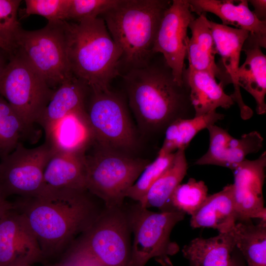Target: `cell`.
<instances>
[{"mask_svg":"<svg viewBox=\"0 0 266 266\" xmlns=\"http://www.w3.org/2000/svg\"><path fill=\"white\" fill-rule=\"evenodd\" d=\"M87 190L43 189L14 202L26 219L43 259L64 253L100 212Z\"/></svg>","mask_w":266,"mask_h":266,"instance_id":"obj_1","label":"cell"},{"mask_svg":"<svg viewBox=\"0 0 266 266\" xmlns=\"http://www.w3.org/2000/svg\"><path fill=\"white\" fill-rule=\"evenodd\" d=\"M123 78L130 106L147 130H166L175 120L195 116L188 85L175 80L162 55L158 61L130 68Z\"/></svg>","mask_w":266,"mask_h":266,"instance_id":"obj_2","label":"cell"},{"mask_svg":"<svg viewBox=\"0 0 266 266\" xmlns=\"http://www.w3.org/2000/svg\"><path fill=\"white\" fill-rule=\"evenodd\" d=\"M62 23L71 73L92 92L109 90L110 82L119 74L122 51L103 18Z\"/></svg>","mask_w":266,"mask_h":266,"instance_id":"obj_3","label":"cell"},{"mask_svg":"<svg viewBox=\"0 0 266 266\" xmlns=\"http://www.w3.org/2000/svg\"><path fill=\"white\" fill-rule=\"evenodd\" d=\"M131 234L125 203L104 206L64 253L60 262L63 266H130Z\"/></svg>","mask_w":266,"mask_h":266,"instance_id":"obj_4","label":"cell"},{"mask_svg":"<svg viewBox=\"0 0 266 266\" xmlns=\"http://www.w3.org/2000/svg\"><path fill=\"white\" fill-rule=\"evenodd\" d=\"M167 0H119L104 13L103 19L122 51V61L131 68L146 65L155 54L153 48Z\"/></svg>","mask_w":266,"mask_h":266,"instance_id":"obj_5","label":"cell"},{"mask_svg":"<svg viewBox=\"0 0 266 266\" xmlns=\"http://www.w3.org/2000/svg\"><path fill=\"white\" fill-rule=\"evenodd\" d=\"M84 161L86 188L107 207L124 204L127 191L150 163L100 146L91 154H85Z\"/></svg>","mask_w":266,"mask_h":266,"instance_id":"obj_6","label":"cell"},{"mask_svg":"<svg viewBox=\"0 0 266 266\" xmlns=\"http://www.w3.org/2000/svg\"><path fill=\"white\" fill-rule=\"evenodd\" d=\"M127 209L133 236L130 266H144L152 258L163 266H172L169 257L176 254L179 247L171 241L170 233L186 214L173 209L154 212L137 202Z\"/></svg>","mask_w":266,"mask_h":266,"instance_id":"obj_7","label":"cell"},{"mask_svg":"<svg viewBox=\"0 0 266 266\" xmlns=\"http://www.w3.org/2000/svg\"><path fill=\"white\" fill-rule=\"evenodd\" d=\"M62 21L48 22L37 30L21 28L11 53L23 57L53 90L72 75L67 59Z\"/></svg>","mask_w":266,"mask_h":266,"instance_id":"obj_8","label":"cell"},{"mask_svg":"<svg viewBox=\"0 0 266 266\" xmlns=\"http://www.w3.org/2000/svg\"><path fill=\"white\" fill-rule=\"evenodd\" d=\"M9 55L0 77V96L14 109L29 132L55 90L23 57L16 53Z\"/></svg>","mask_w":266,"mask_h":266,"instance_id":"obj_9","label":"cell"},{"mask_svg":"<svg viewBox=\"0 0 266 266\" xmlns=\"http://www.w3.org/2000/svg\"><path fill=\"white\" fill-rule=\"evenodd\" d=\"M86 109L99 146L121 152L133 149L136 139L125 103L110 90L92 92Z\"/></svg>","mask_w":266,"mask_h":266,"instance_id":"obj_10","label":"cell"},{"mask_svg":"<svg viewBox=\"0 0 266 266\" xmlns=\"http://www.w3.org/2000/svg\"><path fill=\"white\" fill-rule=\"evenodd\" d=\"M52 154L45 143L33 148L20 142L9 154L0 158V195L5 199L12 195L34 197L43 189V174Z\"/></svg>","mask_w":266,"mask_h":266,"instance_id":"obj_11","label":"cell"},{"mask_svg":"<svg viewBox=\"0 0 266 266\" xmlns=\"http://www.w3.org/2000/svg\"><path fill=\"white\" fill-rule=\"evenodd\" d=\"M188 0H173L165 11L153 48L171 68L175 80L183 84V72L187 57V31L195 19Z\"/></svg>","mask_w":266,"mask_h":266,"instance_id":"obj_12","label":"cell"},{"mask_svg":"<svg viewBox=\"0 0 266 266\" xmlns=\"http://www.w3.org/2000/svg\"><path fill=\"white\" fill-rule=\"evenodd\" d=\"M266 166L265 151L256 160L245 159L232 170L234 206L239 222L252 218L266 221L263 195Z\"/></svg>","mask_w":266,"mask_h":266,"instance_id":"obj_13","label":"cell"},{"mask_svg":"<svg viewBox=\"0 0 266 266\" xmlns=\"http://www.w3.org/2000/svg\"><path fill=\"white\" fill-rule=\"evenodd\" d=\"M43 259L36 237L15 208L0 218V266L33 265Z\"/></svg>","mask_w":266,"mask_h":266,"instance_id":"obj_14","label":"cell"},{"mask_svg":"<svg viewBox=\"0 0 266 266\" xmlns=\"http://www.w3.org/2000/svg\"><path fill=\"white\" fill-rule=\"evenodd\" d=\"M208 23L217 54L221 58L217 64L221 74L219 84L223 88L228 84L233 85V91L230 96L233 101L237 103L241 118L243 120L249 119L253 115V110L243 100L237 75L241 51L249 33L246 30L232 28L209 20Z\"/></svg>","mask_w":266,"mask_h":266,"instance_id":"obj_15","label":"cell"},{"mask_svg":"<svg viewBox=\"0 0 266 266\" xmlns=\"http://www.w3.org/2000/svg\"><path fill=\"white\" fill-rule=\"evenodd\" d=\"M209 144L207 152L198 159L197 165H215L233 170L247 155L257 153L263 147L264 138L257 131L243 134L235 138L215 124L207 128Z\"/></svg>","mask_w":266,"mask_h":266,"instance_id":"obj_16","label":"cell"},{"mask_svg":"<svg viewBox=\"0 0 266 266\" xmlns=\"http://www.w3.org/2000/svg\"><path fill=\"white\" fill-rule=\"evenodd\" d=\"M44 131L52 153L84 155L95 142L85 108L69 112Z\"/></svg>","mask_w":266,"mask_h":266,"instance_id":"obj_17","label":"cell"},{"mask_svg":"<svg viewBox=\"0 0 266 266\" xmlns=\"http://www.w3.org/2000/svg\"><path fill=\"white\" fill-rule=\"evenodd\" d=\"M192 11L198 15L212 13L222 21V25H232L246 30L266 48V22L260 21L248 6L247 0H188Z\"/></svg>","mask_w":266,"mask_h":266,"instance_id":"obj_18","label":"cell"},{"mask_svg":"<svg viewBox=\"0 0 266 266\" xmlns=\"http://www.w3.org/2000/svg\"><path fill=\"white\" fill-rule=\"evenodd\" d=\"M242 51L246 59L238 68V84L254 98L257 113L264 114L266 112V56L257 40L249 34Z\"/></svg>","mask_w":266,"mask_h":266,"instance_id":"obj_19","label":"cell"},{"mask_svg":"<svg viewBox=\"0 0 266 266\" xmlns=\"http://www.w3.org/2000/svg\"><path fill=\"white\" fill-rule=\"evenodd\" d=\"M237 221L233 184L207 196L200 207L191 215L192 228H211L219 233L231 232Z\"/></svg>","mask_w":266,"mask_h":266,"instance_id":"obj_20","label":"cell"},{"mask_svg":"<svg viewBox=\"0 0 266 266\" xmlns=\"http://www.w3.org/2000/svg\"><path fill=\"white\" fill-rule=\"evenodd\" d=\"M183 80L190 89V97L195 116L204 115L218 107L229 109L234 104L230 95L225 93L215 78L209 73L190 67L184 68Z\"/></svg>","mask_w":266,"mask_h":266,"instance_id":"obj_21","label":"cell"},{"mask_svg":"<svg viewBox=\"0 0 266 266\" xmlns=\"http://www.w3.org/2000/svg\"><path fill=\"white\" fill-rule=\"evenodd\" d=\"M191 37L187 42L189 67L205 71L220 80V70L215 62L217 54L214 40L205 13H202L189 24Z\"/></svg>","mask_w":266,"mask_h":266,"instance_id":"obj_22","label":"cell"},{"mask_svg":"<svg viewBox=\"0 0 266 266\" xmlns=\"http://www.w3.org/2000/svg\"><path fill=\"white\" fill-rule=\"evenodd\" d=\"M235 248L232 230L209 238H196L185 245L182 252L190 266H230Z\"/></svg>","mask_w":266,"mask_h":266,"instance_id":"obj_23","label":"cell"},{"mask_svg":"<svg viewBox=\"0 0 266 266\" xmlns=\"http://www.w3.org/2000/svg\"><path fill=\"white\" fill-rule=\"evenodd\" d=\"M84 156L52 153L44 171L43 189L87 190Z\"/></svg>","mask_w":266,"mask_h":266,"instance_id":"obj_24","label":"cell"},{"mask_svg":"<svg viewBox=\"0 0 266 266\" xmlns=\"http://www.w3.org/2000/svg\"><path fill=\"white\" fill-rule=\"evenodd\" d=\"M89 90L84 82L72 75L54 91L37 123L45 130L69 112L85 108Z\"/></svg>","mask_w":266,"mask_h":266,"instance_id":"obj_25","label":"cell"},{"mask_svg":"<svg viewBox=\"0 0 266 266\" xmlns=\"http://www.w3.org/2000/svg\"><path fill=\"white\" fill-rule=\"evenodd\" d=\"M187 169L185 149H178L175 152L170 166L150 187L141 200L137 202L146 208L157 207L161 211L167 210L169 199L186 175Z\"/></svg>","mask_w":266,"mask_h":266,"instance_id":"obj_26","label":"cell"},{"mask_svg":"<svg viewBox=\"0 0 266 266\" xmlns=\"http://www.w3.org/2000/svg\"><path fill=\"white\" fill-rule=\"evenodd\" d=\"M224 117L223 114L213 110L200 116L174 120L166 128L165 139L159 151L171 154L180 149H186L200 131L207 129Z\"/></svg>","mask_w":266,"mask_h":266,"instance_id":"obj_27","label":"cell"},{"mask_svg":"<svg viewBox=\"0 0 266 266\" xmlns=\"http://www.w3.org/2000/svg\"><path fill=\"white\" fill-rule=\"evenodd\" d=\"M236 248L247 266H266V221L256 225L251 220L236 223L233 229Z\"/></svg>","mask_w":266,"mask_h":266,"instance_id":"obj_28","label":"cell"},{"mask_svg":"<svg viewBox=\"0 0 266 266\" xmlns=\"http://www.w3.org/2000/svg\"><path fill=\"white\" fill-rule=\"evenodd\" d=\"M27 132L29 131L16 112L0 96V158L11 153Z\"/></svg>","mask_w":266,"mask_h":266,"instance_id":"obj_29","label":"cell"},{"mask_svg":"<svg viewBox=\"0 0 266 266\" xmlns=\"http://www.w3.org/2000/svg\"><path fill=\"white\" fill-rule=\"evenodd\" d=\"M208 188L202 181L190 178L186 183L177 186L168 203V210L173 209L193 215L207 197Z\"/></svg>","mask_w":266,"mask_h":266,"instance_id":"obj_30","label":"cell"},{"mask_svg":"<svg viewBox=\"0 0 266 266\" xmlns=\"http://www.w3.org/2000/svg\"><path fill=\"white\" fill-rule=\"evenodd\" d=\"M175 153L167 154L158 152L156 158L142 171L137 179L126 194V198L139 202L150 187L171 165Z\"/></svg>","mask_w":266,"mask_h":266,"instance_id":"obj_31","label":"cell"},{"mask_svg":"<svg viewBox=\"0 0 266 266\" xmlns=\"http://www.w3.org/2000/svg\"><path fill=\"white\" fill-rule=\"evenodd\" d=\"M119 0H68L66 21L79 22L103 15Z\"/></svg>","mask_w":266,"mask_h":266,"instance_id":"obj_32","label":"cell"},{"mask_svg":"<svg viewBox=\"0 0 266 266\" xmlns=\"http://www.w3.org/2000/svg\"><path fill=\"white\" fill-rule=\"evenodd\" d=\"M21 2L19 0H0V38L9 46L11 53L16 36L22 28L17 17Z\"/></svg>","mask_w":266,"mask_h":266,"instance_id":"obj_33","label":"cell"},{"mask_svg":"<svg viewBox=\"0 0 266 266\" xmlns=\"http://www.w3.org/2000/svg\"><path fill=\"white\" fill-rule=\"evenodd\" d=\"M23 17L42 16L48 22L66 21L68 0H26Z\"/></svg>","mask_w":266,"mask_h":266,"instance_id":"obj_34","label":"cell"},{"mask_svg":"<svg viewBox=\"0 0 266 266\" xmlns=\"http://www.w3.org/2000/svg\"><path fill=\"white\" fill-rule=\"evenodd\" d=\"M254 7L253 13L261 21L266 22V0H248Z\"/></svg>","mask_w":266,"mask_h":266,"instance_id":"obj_35","label":"cell"},{"mask_svg":"<svg viewBox=\"0 0 266 266\" xmlns=\"http://www.w3.org/2000/svg\"><path fill=\"white\" fill-rule=\"evenodd\" d=\"M14 208V203L9 201L0 195V218Z\"/></svg>","mask_w":266,"mask_h":266,"instance_id":"obj_36","label":"cell"},{"mask_svg":"<svg viewBox=\"0 0 266 266\" xmlns=\"http://www.w3.org/2000/svg\"><path fill=\"white\" fill-rule=\"evenodd\" d=\"M0 49L7 52L9 54L11 53V49L9 46L2 39L0 38Z\"/></svg>","mask_w":266,"mask_h":266,"instance_id":"obj_37","label":"cell"},{"mask_svg":"<svg viewBox=\"0 0 266 266\" xmlns=\"http://www.w3.org/2000/svg\"><path fill=\"white\" fill-rule=\"evenodd\" d=\"M6 64L7 63L5 62L2 55L0 54V77Z\"/></svg>","mask_w":266,"mask_h":266,"instance_id":"obj_38","label":"cell"},{"mask_svg":"<svg viewBox=\"0 0 266 266\" xmlns=\"http://www.w3.org/2000/svg\"><path fill=\"white\" fill-rule=\"evenodd\" d=\"M21 266H33V265H23ZM45 266H63L61 263L59 262L54 264L46 265Z\"/></svg>","mask_w":266,"mask_h":266,"instance_id":"obj_39","label":"cell"},{"mask_svg":"<svg viewBox=\"0 0 266 266\" xmlns=\"http://www.w3.org/2000/svg\"><path fill=\"white\" fill-rule=\"evenodd\" d=\"M230 266H241L236 260L233 259V261Z\"/></svg>","mask_w":266,"mask_h":266,"instance_id":"obj_40","label":"cell"}]
</instances>
